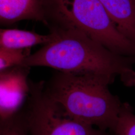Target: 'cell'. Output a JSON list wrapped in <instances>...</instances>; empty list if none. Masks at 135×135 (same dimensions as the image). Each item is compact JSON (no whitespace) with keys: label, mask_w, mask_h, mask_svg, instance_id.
Returning <instances> with one entry per match:
<instances>
[{"label":"cell","mask_w":135,"mask_h":135,"mask_svg":"<svg viewBox=\"0 0 135 135\" xmlns=\"http://www.w3.org/2000/svg\"><path fill=\"white\" fill-rule=\"evenodd\" d=\"M50 0H0V23L10 25L24 20L49 24Z\"/></svg>","instance_id":"obj_6"},{"label":"cell","mask_w":135,"mask_h":135,"mask_svg":"<svg viewBox=\"0 0 135 135\" xmlns=\"http://www.w3.org/2000/svg\"><path fill=\"white\" fill-rule=\"evenodd\" d=\"M111 135H135V114L129 103H122L116 127Z\"/></svg>","instance_id":"obj_10"},{"label":"cell","mask_w":135,"mask_h":135,"mask_svg":"<svg viewBox=\"0 0 135 135\" xmlns=\"http://www.w3.org/2000/svg\"><path fill=\"white\" fill-rule=\"evenodd\" d=\"M31 67L19 65L0 71V121L17 114L30 94Z\"/></svg>","instance_id":"obj_5"},{"label":"cell","mask_w":135,"mask_h":135,"mask_svg":"<svg viewBox=\"0 0 135 135\" xmlns=\"http://www.w3.org/2000/svg\"><path fill=\"white\" fill-rule=\"evenodd\" d=\"M114 81L105 76L57 71L44 84V90L69 116L112 134L123 103L109 90Z\"/></svg>","instance_id":"obj_2"},{"label":"cell","mask_w":135,"mask_h":135,"mask_svg":"<svg viewBox=\"0 0 135 135\" xmlns=\"http://www.w3.org/2000/svg\"><path fill=\"white\" fill-rule=\"evenodd\" d=\"M50 20L80 31L114 53L135 57V45L119 31L100 0H50Z\"/></svg>","instance_id":"obj_3"},{"label":"cell","mask_w":135,"mask_h":135,"mask_svg":"<svg viewBox=\"0 0 135 135\" xmlns=\"http://www.w3.org/2000/svg\"><path fill=\"white\" fill-rule=\"evenodd\" d=\"M0 135H30L24 108L14 116L0 121Z\"/></svg>","instance_id":"obj_9"},{"label":"cell","mask_w":135,"mask_h":135,"mask_svg":"<svg viewBox=\"0 0 135 135\" xmlns=\"http://www.w3.org/2000/svg\"><path fill=\"white\" fill-rule=\"evenodd\" d=\"M31 54V48L24 49L0 47V71L21 65Z\"/></svg>","instance_id":"obj_11"},{"label":"cell","mask_w":135,"mask_h":135,"mask_svg":"<svg viewBox=\"0 0 135 135\" xmlns=\"http://www.w3.org/2000/svg\"><path fill=\"white\" fill-rule=\"evenodd\" d=\"M54 34L43 35L34 32L18 29L0 30V47L6 48L24 49L31 48L38 45H45L51 42Z\"/></svg>","instance_id":"obj_8"},{"label":"cell","mask_w":135,"mask_h":135,"mask_svg":"<svg viewBox=\"0 0 135 135\" xmlns=\"http://www.w3.org/2000/svg\"><path fill=\"white\" fill-rule=\"evenodd\" d=\"M53 40L25 59L21 65L47 67L74 74L117 77L127 85L135 84V57L114 53L80 31L50 26Z\"/></svg>","instance_id":"obj_1"},{"label":"cell","mask_w":135,"mask_h":135,"mask_svg":"<svg viewBox=\"0 0 135 135\" xmlns=\"http://www.w3.org/2000/svg\"><path fill=\"white\" fill-rule=\"evenodd\" d=\"M119 31L135 45V0H100Z\"/></svg>","instance_id":"obj_7"},{"label":"cell","mask_w":135,"mask_h":135,"mask_svg":"<svg viewBox=\"0 0 135 135\" xmlns=\"http://www.w3.org/2000/svg\"><path fill=\"white\" fill-rule=\"evenodd\" d=\"M29 83L30 94L24 109L30 135H111L69 116L45 92V82Z\"/></svg>","instance_id":"obj_4"}]
</instances>
